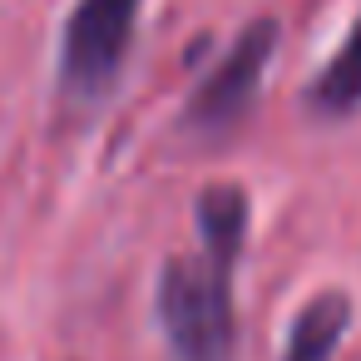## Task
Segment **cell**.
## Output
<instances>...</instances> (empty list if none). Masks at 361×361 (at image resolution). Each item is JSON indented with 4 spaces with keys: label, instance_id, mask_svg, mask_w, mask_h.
<instances>
[{
    "label": "cell",
    "instance_id": "3957f363",
    "mask_svg": "<svg viewBox=\"0 0 361 361\" xmlns=\"http://www.w3.org/2000/svg\"><path fill=\"white\" fill-rule=\"evenodd\" d=\"M277 35H282V25H277L272 16L247 20V25L238 30V40L228 45V55H223V60L203 75V85L193 90V99H188V109H183V124L198 129V134H223V129H233V124L252 109V99H257V85H262V75H267V65H272Z\"/></svg>",
    "mask_w": 361,
    "mask_h": 361
},
{
    "label": "cell",
    "instance_id": "6da1fadb",
    "mask_svg": "<svg viewBox=\"0 0 361 361\" xmlns=\"http://www.w3.org/2000/svg\"><path fill=\"white\" fill-rule=\"evenodd\" d=\"M233 267L238 257H223L213 247L178 252L159 267L154 312L178 361H233L238 351Z\"/></svg>",
    "mask_w": 361,
    "mask_h": 361
},
{
    "label": "cell",
    "instance_id": "5b68a950",
    "mask_svg": "<svg viewBox=\"0 0 361 361\" xmlns=\"http://www.w3.org/2000/svg\"><path fill=\"white\" fill-rule=\"evenodd\" d=\"M247 218H252V203L243 193V183H208L193 203V223H198V247H213L223 257H243V243H247Z\"/></svg>",
    "mask_w": 361,
    "mask_h": 361
},
{
    "label": "cell",
    "instance_id": "8992f818",
    "mask_svg": "<svg viewBox=\"0 0 361 361\" xmlns=\"http://www.w3.org/2000/svg\"><path fill=\"white\" fill-rule=\"evenodd\" d=\"M307 104L322 119H341L351 109H361V16L351 25V35L341 40V50L317 70V80L307 85Z\"/></svg>",
    "mask_w": 361,
    "mask_h": 361
},
{
    "label": "cell",
    "instance_id": "7a4b0ae2",
    "mask_svg": "<svg viewBox=\"0 0 361 361\" xmlns=\"http://www.w3.org/2000/svg\"><path fill=\"white\" fill-rule=\"evenodd\" d=\"M144 0H75L60 35V85L70 94H104L129 55Z\"/></svg>",
    "mask_w": 361,
    "mask_h": 361
},
{
    "label": "cell",
    "instance_id": "277c9868",
    "mask_svg": "<svg viewBox=\"0 0 361 361\" xmlns=\"http://www.w3.org/2000/svg\"><path fill=\"white\" fill-rule=\"evenodd\" d=\"M346 326H351V297L341 287H322L297 307L277 361H331L336 346L346 341Z\"/></svg>",
    "mask_w": 361,
    "mask_h": 361
}]
</instances>
